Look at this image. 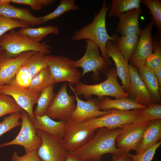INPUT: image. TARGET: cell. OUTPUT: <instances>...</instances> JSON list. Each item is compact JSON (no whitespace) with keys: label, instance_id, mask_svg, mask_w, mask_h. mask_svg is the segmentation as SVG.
Masks as SVG:
<instances>
[{"label":"cell","instance_id":"obj_2","mask_svg":"<svg viewBox=\"0 0 161 161\" xmlns=\"http://www.w3.org/2000/svg\"><path fill=\"white\" fill-rule=\"evenodd\" d=\"M110 4L107 5L104 1L98 13L96 15L92 21L74 33L72 39L74 41H80L84 39L90 40L98 46L101 52L102 57L109 66L112 64L106 51V45L107 42L112 41V36L107 33L106 26V18Z\"/></svg>","mask_w":161,"mask_h":161},{"label":"cell","instance_id":"obj_35","mask_svg":"<svg viewBox=\"0 0 161 161\" xmlns=\"http://www.w3.org/2000/svg\"><path fill=\"white\" fill-rule=\"evenodd\" d=\"M140 2L145 5L150 10L151 14V20L153 25L161 31V0H141Z\"/></svg>","mask_w":161,"mask_h":161},{"label":"cell","instance_id":"obj_7","mask_svg":"<svg viewBox=\"0 0 161 161\" xmlns=\"http://www.w3.org/2000/svg\"><path fill=\"white\" fill-rule=\"evenodd\" d=\"M41 143L37 150L42 161H65L68 152L63 139L44 131L36 129Z\"/></svg>","mask_w":161,"mask_h":161},{"label":"cell","instance_id":"obj_18","mask_svg":"<svg viewBox=\"0 0 161 161\" xmlns=\"http://www.w3.org/2000/svg\"><path fill=\"white\" fill-rule=\"evenodd\" d=\"M0 15L23 23L28 27L43 24L40 17L35 16L29 9L17 7L10 3L0 6Z\"/></svg>","mask_w":161,"mask_h":161},{"label":"cell","instance_id":"obj_46","mask_svg":"<svg viewBox=\"0 0 161 161\" xmlns=\"http://www.w3.org/2000/svg\"><path fill=\"white\" fill-rule=\"evenodd\" d=\"M3 51L4 50H3L2 48L0 47V56L2 53Z\"/></svg>","mask_w":161,"mask_h":161},{"label":"cell","instance_id":"obj_23","mask_svg":"<svg viewBox=\"0 0 161 161\" xmlns=\"http://www.w3.org/2000/svg\"><path fill=\"white\" fill-rule=\"evenodd\" d=\"M161 119L151 121L145 130L136 154L143 153L160 140Z\"/></svg>","mask_w":161,"mask_h":161},{"label":"cell","instance_id":"obj_32","mask_svg":"<svg viewBox=\"0 0 161 161\" xmlns=\"http://www.w3.org/2000/svg\"><path fill=\"white\" fill-rule=\"evenodd\" d=\"M161 119V105L152 103L142 109L134 124H138Z\"/></svg>","mask_w":161,"mask_h":161},{"label":"cell","instance_id":"obj_44","mask_svg":"<svg viewBox=\"0 0 161 161\" xmlns=\"http://www.w3.org/2000/svg\"><path fill=\"white\" fill-rule=\"evenodd\" d=\"M65 161H86L82 158L75 156L69 154H67Z\"/></svg>","mask_w":161,"mask_h":161},{"label":"cell","instance_id":"obj_5","mask_svg":"<svg viewBox=\"0 0 161 161\" xmlns=\"http://www.w3.org/2000/svg\"><path fill=\"white\" fill-rule=\"evenodd\" d=\"M44 58L54 83L67 82L75 84L81 77L74 66L75 61L67 57L45 55Z\"/></svg>","mask_w":161,"mask_h":161},{"label":"cell","instance_id":"obj_4","mask_svg":"<svg viewBox=\"0 0 161 161\" xmlns=\"http://www.w3.org/2000/svg\"><path fill=\"white\" fill-rule=\"evenodd\" d=\"M0 47L7 55L11 57L28 51L38 52L44 55L51 52L50 46L44 42H38L21 35L14 29L0 37Z\"/></svg>","mask_w":161,"mask_h":161},{"label":"cell","instance_id":"obj_20","mask_svg":"<svg viewBox=\"0 0 161 161\" xmlns=\"http://www.w3.org/2000/svg\"><path fill=\"white\" fill-rule=\"evenodd\" d=\"M106 53L113 60L117 76L121 80L125 89L128 90L130 83V76L128 63L111 40L108 41L106 45Z\"/></svg>","mask_w":161,"mask_h":161},{"label":"cell","instance_id":"obj_39","mask_svg":"<svg viewBox=\"0 0 161 161\" xmlns=\"http://www.w3.org/2000/svg\"><path fill=\"white\" fill-rule=\"evenodd\" d=\"M161 145V141L160 140L141 154H133L129 153L128 154L132 161H151L157 150Z\"/></svg>","mask_w":161,"mask_h":161},{"label":"cell","instance_id":"obj_12","mask_svg":"<svg viewBox=\"0 0 161 161\" xmlns=\"http://www.w3.org/2000/svg\"><path fill=\"white\" fill-rule=\"evenodd\" d=\"M86 42L85 52L81 58L75 61L74 66L82 68L81 77L93 72L95 78L97 77L100 72H107L109 66L100 55L98 45L90 40H86Z\"/></svg>","mask_w":161,"mask_h":161},{"label":"cell","instance_id":"obj_24","mask_svg":"<svg viewBox=\"0 0 161 161\" xmlns=\"http://www.w3.org/2000/svg\"><path fill=\"white\" fill-rule=\"evenodd\" d=\"M112 41L118 51L128 63L131 56L136 48L139 39L138 35H122L119 37L114 33L112 36Z\"/></svg>","mask_w":161,"mask_h":161},{"label":"cell","instance_id":"obj_25","mask_svg":"<svg viewBox=\"0 0 161 161\" xmlns=\"http://www.w3.org/2000/svg\"><path fill=\"white\" fill-rule=\"evenodd\" d=\"M137 69L149 91L153 103L160 104L159 85L154 70L147 67L145 64L139 66Z\"/></svg>","mask_w":161,"mask_h":161},{"label":"cell","instance_id":"obj_31","mask_svg":"<svg viewBox=\"0 0 161 161\" xmlns=\"http://www.w3.org/2000/svg\"><path fill=\"white\" fill-rule=\"evenodd\" d=\"M75 0H61L59 4L54 11L40 17L43 24L59 17L67 12L78 10L79 7L75 4Z\"/></svg>","mask_w":161,"mask_h":161},{"label":"cell","instance_id":"obj_6","mask_svg":"<svg viewBox=\"0 0 161 161\" xmlns=\"http://www.w3.org/2000/svg\"><path fill=\"white\" fill-rule=\"evenodd\" d=\"M142 109L129 111L113 109L108 114L89 119L82 123L86 127L96 129L100 128L109 129L120 128L133 123Z\"/></svg>","mask_w":161,"mask_h":161},{"label":"cell","instance_id":"obj_38","mask_svg":"<svg viewBox=\"0 0 161 161\" xmlns=\"http://www.w3.org/2000/svg\"><path fill=\"white\" fill-rule=\"evenodd\" d=\"M32 78L28 69L24 64L19 68L14 77L17 84L24 88L29 87Z\"/></svg>","mask_w":161,"mask_h":161},{"label":"cell","instance_id":"obj_36","mask_svg":"<svg viewBox=\"0 0 161 161\" xmlns=\"http://www.w3.org/2000/svg\"><path fill=\"white\" fill-rule=\"evenodd\" d=\"M21 112L11 114L0 123V137L13 129L21 126V123L19 120L21 118Z\"/></svg>","mask_w":161,"mask_h":161},{"label":"cell","instance_id":"obj_40","mask_svg":"<svg viewBox=\"0 0 161 161\" xmlns=\"http://www.w3.org/2000/svg\"><path fill=\"white\" fill-rule=\"evenodd\" d=\"M11 2L29 6L32 10L38 11L43 7L51 5L55 1L54 0H11Z\"/></svg>","mask_w":161,"mask_h":161},{"label":"cell","instance_id":"obj_45","mask_svg":"<svg viewBox=\"0 0 161 161\" xmlns=\"http://www.w3.org/2000/svg\"><path fill=\"white\" fill-rule=\"evenodd\" d=\"M11 2V0H0V6L9 4Z\"/></svg>","mask_w":161,"mask_h":161},{"label":"cell","instance_id":"obj_10","mask_svg":"<svg viewBox=\"0 0 161 161\" xmlns=\"http://www.w3.org/2000/svg\"><path fill=\"white\" fill-rule=\"evenodd\" d=\"M21 113V127L19 133L13 140L0 144V148L12 145H20L27 153L37 150L40 146L41 138L37 134L28 114L24 110Z\"/></svg>","mask_w":161,"mask_h":161},{"label":"cell","instance_id":"obj_41","mask_svg":"<svg viewBox=\"0 0 161 161\" xmlns=\"http://www.w3.org/2000/svg\"><path fill=\"white\" fill-rule=\"evenodd\" d=\"M12 161H42L38 155L37 150L30 152L20 156L16 151L13 153Z\"/></svg>","mask_w":161,"mask_h":161},{"label":"cell","instance_id":"obj_43","mask_svg":"<svg viewBox=\"0 0 161 161\" xmlns=\"http://www.w3.org/2000/svg\"><path fill=\"white\" fill-rule=\"evenodd\" d=\"M155 76L158 81L160 88H161V66L154 70V71Z\"/></svg>","mask_w":161,"mask_h":161},{"label":"cell","instance_id":"obj_3","mask_svg":"<svg viewBox=\"0 0 161 161\" xmlns=\"http://www.w3.org/2000/svg\"><path fill=\"white\" fill-rule=\"evenodd\" d=\"M107 73L106 79L100 83L87 85L79 81L74 88L70 84L69 87L78 96L83 95L88 98L92 95L97 96L99 99L104 96H112L116 99L128 97V94L118 81L116 69L109 68Z\"/></svg>","mask_w":161,"mask_h":161},{"label":"cell","instance_id":"obj_33","mask_svg":"<svg viewBox=\"0 0 161 161\" xmlns=\"http://www.w3.org/2000/svg\"><path fill=\"white\" fill-rule=\"evenodd\" d=\"M45 55L38 52H35L26 61L24 65L30 72L32 78L43 69L47 67L44 58Z\"/></svg>","mask_w":161,"mask_h":161},{"label":"cell","instance_id":"obj_8","mask_svg":"<svg viewBox=\"0 0 161 161\" xmlns=\"http://www.w3.org/2000/svg\"><path fill=\"white\" fill-rule=\"evenodd\" d=\"M67 86L66 83L62 85L46 113L52 119L68 122L76 108L75 97L68 94Z\"/></svg>","mask_w":161,"mask_h":161},{"label":"cell","instance_id":"obj_22","mask_svg":"<svg viewBox=\"0 0 161 161\" xmlns=\"http://www.w3.org/2000/svg\"><path fill=\"white\" fill-rule=\"evenodd\" d=\"M98 107L100 110L107 111L113 109L123 111L143 109L147 107L141 105L135 100L128 98L123 97L111 100L108 97H102L100 99Z\"/></svg>","mask_w":161,"mask_h":161},{"label":"cell","instance_id":"obj_26","mask_svg":"<svg viewBox=\"0 0 161 161\" xmlns=\"http://www.w3.org/2000/svg\"><path fill=\"white\" fill-rule=\"evenodd\" d=\"M18 31L20 34L27 36L38 42H40L50 34L57 35L60 32L59 29L57 27L52 25L37 28L28 27L21 28Z\"/></svg>","mask_w":161,"mask_h":161},{"label":"cell","instance_id":"obj_34","mask_svg":"<svg viewBox=\"0 0 161 161\" xmlns=\"http://www.w3.org/2000/svg\"><path fill=\"white\" fill-rule=\"evenodd\" d=\"M23 111L12 97L0 92V117L8 114L21 112Z\"/></svg>","mask_w":161,"mask_h":161},{"label":"cell","instance_id":"obj_9","mask_svg":"<svg viewBox=\"0 0 161 161\" xmlns=\"http://www.w3.org/2000/svg\"><path fill=\"white\" fill-rule=\"evenodd\" d=\"M0 92L12 97L17 104L28 114L32 121L35 117L33 106L36 104L41 93L34 92L28 88L18 85L14 78L0 88Z\"/></svg>","mask_w":161,"mask_h":161},{"label":"cell","instance_id":"obj_37","mask_svg":"<svg viewBox=\"0 0 161 161\" xmlns=\"http://www.w3.org/2000/svg\"><path fill=\"white\" fill-rule=\"evenodd\" d=\"M28 27L23 23L0 15V37L6 32L15 28Z\"/></svg>","mask_w":161,"mask_h":161},{"label":"cell","instance_id":"obj_42","mask_svg":"<svg viewBox=\"0 0 161 161\" xmlns=\"http://www.w3.org/2000/svg\"><path fill=\"white\" fill-rule=\"evenodd\" d=\"M111 161H132L128 154L122 152L113 155Z\"/></svg>","mask_w":161,"mask_h":161},{"label":"cell","instance_id":"obj_14","mask_svg":"<svg viewBox=\"0 0 161 161\" xmlns=\"http://www.w3.org/2000/svg\"><path fill=\"white\" fill-rule=\"evenodd\" d=\"M153 25L148 23L138 35L139 39L136 50L131 56V64L136 69L139 66L145 64L148 58L153 52V41L152 30Z\"/></svg>","mask_w":161,"mask_h":161},{"label":"cell","instance_id":"obj_30","mask_svg":"<svg viewBox=\"0 0 161 161\" xmlns=\"http://www.w3.org/2000/svg\"><path fill=\"white\" fill-rule=\"evenodd\" d=\"M152 38L154 52L147 59L145 65L154 71L161 66V34L155 33Z\"/></svg>","mask_w":161,"mask_h":161},{"label":"cell","instance_id":"obj_13","mask_svg":"<svg viewBox=\"0 0 161 161\" xmlns=\"http://www.w3.org/2000/svg\"><path fill=\"white\" fill-rule=\"evenodd\" d=\"M150 122L124 126L116 138V147L126 154L132 150L136 151L140 144L144 132Z\"/></svg>","mask_w":161,"mask_h":161},{"label":"cell","instance_id":"obj_17","mask_svg":"<svg viewBox=\"0 0 161 161\" xmlns=\"http://www.w3.org/2000/svg\"><path fill=\"white\" fill-rule=\"evenodd\" d=\"M130 83L128 90L129 95L140 104L148 106L153 103L150 93L141 78L137 69L129 64Z\"/></svg>","mask_w":161,"mask_h":161},{"label":"cell","instance_id":"obj_1","mask_svg":"<svg viewBox=\"0 0 161 161\" xmlns=\"http://www.w3.org/2000/svg\"><path fill=\"white\" fill-rule=\"evenodd\" d=\"M123 127L114 129L98 128L94 136L89 142L69 154L86 161H101L102 156L105 154H111L113 155L122 152L116 146V139L122 131Z\"/></svg>","mask_w":161,"mask_h":161},{"label":"cell","instance_id":"obj_29","mask_svg":"<svg viewBox=\"0 0 161 161\" xmlns=\"http://www.w3.org/2000/svg\"><path fill=\"white\" fill-rule=\"evenodd\" d=\"M55 84H51L41 92L34 112V116H41L46 114L55 95L54 92Z\"/></svg>","mask_w":161,"mask_h":161},{"label":"cell","instance_id":"obj_47","mask_svg":"<svg viewBox=\"0 0 161 161\" xmlns=\"http://www.w3.org/2000/svg\"><path fill=\"white\" fill-rule=\"evenodd\" d=\"M2 86V85H1V84H0V88Z\"/></svg>","mask_w":161,"mask_h":161},{"label":"cell","instance_id":"obj_11","mask_svg":"<svg viewBox=\"0 0 161 161\" xmlns=\"http://www.w3.org/2000/svg\"><path fill=\"white\" fill-rule=\"evenodd\" d=\"M97 129L86 127L82 123L67 122L62 139L68 154L86 144L94 136Z\"/></svg>","mask_w":161,"mask_h":161},{"label":"cell","instance_id":"obj_21","mask_svg":"<svg viewBox=\"0 0 161 161\" xmlns=\"http://www.w3.org/2000/svg\"><path fill=\"white\" fill-rule=\"evenodd\" d=\"M35 129L44 131L63 139L67 122L55 121L46 115L35 116L32 121Z\"/></svg>","mask_w":161,"mask_h":161},{"label":"cell","instance_id":"obj_28","mask_svg":"<svg viewBox=\"0 0 161 161\" xmlns=\"http://www.w3.org/2000/svg\"><path fill=\"white\" fill-rule=\"evenodd\" d=\"M53 83H55L47 67L32 78L29 88L35 92L40 94L45 88Z\"/></svg>","mask_w":161,"mask_h":161},{"label":"cell","instance_id":"obj_16","mask_svg":"<svg viewBox=\"0 0 161 161\" xmlns=\"http://www.w3.org/2000/svg\"><path fill=\"white\" fill-rule=\"evenodd\" d=\"M35 52H26L11 57L4 51L0 56V84L3 86L10 81L14 78L19 68Z\"/></svg>","mask_w":161,"mask_h":161},{"label":"cell","instance_id":"obj_15","mask_svg":"<svg viewBox=\"0 0 161 161\" xmlns=\"http://www.w3.org/2000/svg\"><path fill=\"white\" fill-rule=\"evenodd\" d=\"M76 106L70 121L76 123H82L89 119L100 117L111 112L112 110L103 111L98 107V101L95 99L88 98L86 101L80 99L74 92Z\"/></svg>","mask_w":161,"mask_h":161},{"label":"cell","instance_id":"obj_27","mask_svg":"<svg viewBox=\"0 0 161 161\" xmlns=\"http://www.w3.org/2000/svg\"><path fill=\"white\" fill-rule=\"evenodd\" d=\"M141 0H112L109 11V18L118 17L122 14L130 10L140 9Z\"/></svg>","mask_w":161,"mask_h":161},{"label":"cell","instance_id":"obj_19","mask_svg":"<svg viewBox=\"0 0 161 161\" xmlns=\"http://www.w3.org/2000/svg\"><path fill=\"white\" fill-rule=\"evenodd\" d=\"M141 14V9L135 8L120 15L116 29L117 32L122 35H139L141 30L140 27L139 17Z\"/></svg>","mask_w":161,"mask_h":161}]
</instances>
